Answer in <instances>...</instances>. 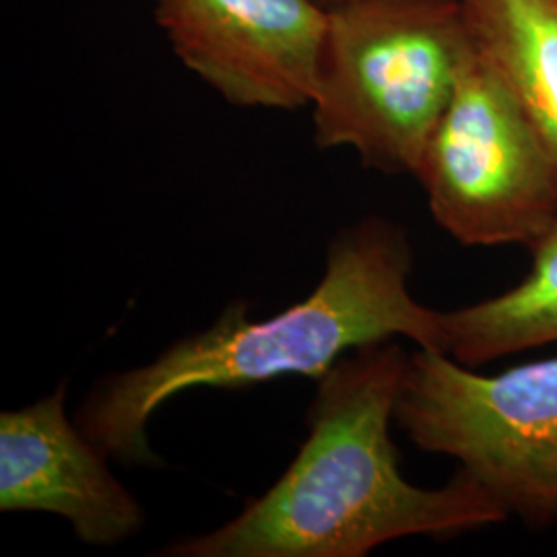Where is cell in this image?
<instances>
[{
    "instance_id": "obj_1",
    "label": "cell",
    "mask_w": 557,
    "mask_h": 557,
    "mask_svg": "<svg viewBox=\"0 0 557 557\" xmlns=\"http://www.w3.org/2000/svg\"><path fill=\"white\" fill-rule=\"evenodd\" d=\"M409 354L384 341L320 376L308 438L285 473L209 533L165 545V557H363L407 537L450 539L508 515L458 469L440 487L400 473L391 423Z\"/></svg>"
},
{
    "instance_id": "obj_2",
    "label": "cell",
    "mask_w": 557,
    "mask_h": 557,
    "mask_svg": "<svg viewBox=\"0 0 557 557\" xmlns=\"http://www.w3.org/2000/svg\"><path fill=\"white\" fill-rule=\"evenodd\" d=\"M413 248L391 220L343 227L326 250L324 275L310 296L269 319L250 320L230 304L209 329L180 338L139 368L96 382L75 421L87 438L131 467L160 462L147 428L161 407L197 388H248L281 376L319 380L359 347L409 338L446 354L442 312L411 294Z\"/></svg>"
},
{
    "instance_id": "obj_3",
    "label": "cell",
    "mask_w": 557,
    "mask_h": 557,
    "mask_svg": "<svg viewBox=\"0 0 557 557\" xmlns=\"http://www.w3.org/2000/svg\"><path fill=\"white\" fill-rule=\"evenodd\" d=\"M326 11L314 143L413 176L473 48L462 2L347 0Z\"/></svg>"
},
{
    "instance_id": "obj_4",
    "label": "cell",
    "mask_w": 557,
    "mask_h": 557,
    "mask_svg": "<svg viewBox=\"0 0 557 557\" xmlns=\"http://www.w3.org/2000/svg\"><path fill=\"white\" fill-rule=\"evenodd\" d=\"M395 421L423 453L455 458L502 510L557 522V356L481 374L453 356L409 354Z\"/></svg>"
},
{
    "instance_id": "obj_5",
    "label": "cell",
    "mask_w": 557,
    "mask_h": 557,
    "mask_svg": "<svg viewBox=\"0 0 557 557\" xmlns=\"http://www.w3.org/2000/svg\"><path fill=\"white\" fill-rule=\"evenodd\" d=\"M413 176L434 221L465 246L531 250L557 227L554 161L475 44Z\"/></svg>"
},
{
    "instance_id": "obj_6",
    "label": "cell",
    "mask_w": 557,
    "mask_h": 557,
    "mask_svg": "<svg viewBox=\"0 0 557 557\" xmlns=\"http://www.w3.org/2000/svg\"><path fill=\"white\" fill-rule=\"evenodd\" d=\"M182 64L238 108L312 106L329 11L317 0H153Z\"/></svg>"
},
{
    "instance_id": "obj_7",
    "label": "cell",
    "mask_w": 557,
    "mask_h": 557,
    "mask_svg": "<svg viewBox=\"0 0 557 557\" xmlns=\"http://www.w3.org/2000/svg\"><path fill=\"white\" fill-rule=\"evenodd\" d=\"M110 457L66 413V384L0 413V510L64 518L91 547L137 537L147 515L112 473Z\"/></svg>"
},
{
    "instance_id": "obj_8",
    "label": "cell",
    "mask_w": 557,
    "mask_h": 557,
    "mask_svg": "<svg viewBox=\"0 0 557 557\" xmlns=\"http://www.w3.org/2000/svg\"><path fill=\"white\" fill-rule=\"evenodd\" d=\"M473 44L533 122L557 172V0H460Z\"/></svg>"
},
{
    "instance_id": "obj_9",
    "label": "cell",
    "mask_w": 557,
    "mask_h": 557,
    "mask_svg": "<svg viewBox=\"0 0 557 557\" xmlns=\"http://www.w3.org/2000/svg\"><path fill=\"white\" fill-rule=\"evenodd\" d=\"M442 329L446 354L471 368L557 343V227L531 248L515 287L442 312Z\"/></svg>"
},
{
    "instance_id": "obj_10",
    "label": "cell",
    "mask_w": 557,
    "mask_h": 557,
    "mask_svg": "<svg viewBox=\"0 0 557 557\" xmlns=\"http://www.w3.org/2000/svg\"><path fill=\"white\" fill-rule=\"evenodd\" d=\"M319 4H322L324 9H331V7H337L341 2H347V0H317Z\"/></svg>"
}]
</instances>
